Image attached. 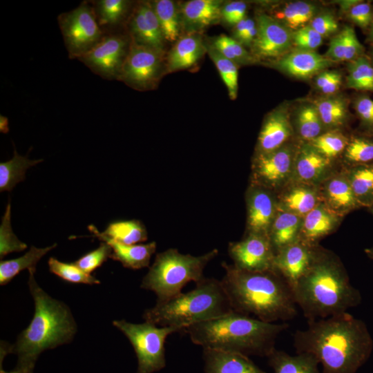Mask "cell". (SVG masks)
I'll list each match as a JSON object with an SVG mask.
<instances>
[{"label":"cell","instance_id":"1","mask_svg":"<svg viewBox=\"0 0 373 373\" xmlns=\"http://www.w3.org/2000/svg\"><path fill=\"white\" fill-rule=\"evenodd\" d=\"M307 323L294 334V347L313 355L321 373H356L370 358L373 339L362 320L346 312Z\"/></svg>","mask_w":373,"mask_h":373},{"label":"cell","instance_id":"2","mask_svg":"<svg viewBox=\"0 0 373 373\" xmlns=\"http://www.w3.org/2000/svg\"><path fill=\"white\" fill-rule=\"evenodd\" d=\"M291 289L307 322L346 313L362 300L340 260L320 248L309 269Z\"/></svg>","mask_w":373,"mask_h":373},{"label":"cell","instance_id":"3","mask_svg":"<svg viewBox=\"0 0 373 373\" xmlns=\"http://www.w3.org/2000/svg\"><path fill=\"white\" fill-rule=\"evenodd\" d=\"M222 266L220 282L234 312L267 323H285L297 316L291 289L276 271H249L226 262Z\"/></svg>","mask_w":373,"mask_h":373},{"label":"cell","instance_id":"4","mask_svg":"<svg viewBox=\"0 0 373 373\" xmlns=\"http://www.w3.org/2000/svg\"><path fill=\"white\" fill-rule=\"evenodd\" d=\"M288 327L287 323H267L233 311L191 325L182 332L202 348L267 357L276 348L278 336Z\"/></svg>","mask_w":373,"mask_h":373},{"label":"cell","instance_id":"5","mask_svg":"<svg viewBox=\"0 0 373 373\" xmlns=\"http://www.w3.org/2000/svg\"><path fill=\"white\" fill-rule=\"evenodd\" d=\"M34 271H29L28 286L35 302V313L29 325L10 345V353L18 356L17 366L34 369L39 355L48 349L70 343L77 325L70 309L50 296L37 284Z\"/></svg>","mask_w":373,"mask_h":373},{"label":"cell","instance_id":"6","mask_svg":"<svg viewBox=\"0 0 373 373\" xmlns=\"http://www.w3.org/2000/svg\"><path fill=\"white\" fill-rule=\"evenodd\" d=\"M233 310L220 280L204 278L195 288L158 302L143 314L145 321L182 330L195 324L224 316Z\"/></svg>","mask_w":373,"mask_h":373},{"label":"cell","instance_id":"7","mask_svg":"<svg viewBox=\"0 0 373 373\" xmlns=\"http://www.w3.org/2000/svg\"><path fill=\"white\" fill-rule=\"evenodd\" d=\"M218 254L216 249L198 256L181 254L177 249H168L157 254L140 287L153 291L157 301L166 300L182 293L188 283H197L202 280L205 267Z\"/></svg>","mask_w":373,"mask_h":373},{"label":"cell","instance_id":"8","mask_svg":"<svg viewBox=\"0 0 373 373\" xmlns=\"http://www.w3.org/2000/svg\"><path fill=\"white\" fill-rule=\"evenodd\" d=\"M113 324L133 347L138 361L136 373H153L163 369L166 365L164 344L167 336L182 332L178 327H160L147 321L135 324L119 320Z\"/></svg>","mask_w":373,"mask_h":373},{"label":"cell","instance_id":"9","mask_svg":"<svg viewBox=\"0 0 373 373\" xmlns=\"http://www.w3.org/2000/svg\"><path fill=\"white\" fill-rule=\"evenodd\" d=\"M57 21L70 59H78L104 36L90 1H84L75 8L61 13Z\"/></svg>","mask_w":373,"mask_h":373},{"label":"cell","instance_id":"10","mask_svg":"<svg viewBox=\"0 0 373 373\" xmlns=\"http://www.w3.org/2000/svg\"><path fill=\"white\" fill-rule=\"evenodd\" d=\"M162 54L161 50L131 41L118 80L140 90L153 88L161 75Z\"/></svg>","mask_w":373,"mask_h":373},{"label":"cell","instance_id":"11","mask_svg":"<svg viewBox=\"0 0 373 373\" xmlns=\"http://www.w3.org/2000/svg\"><path fill=\"white\" fill-rule=\"evenodd\" d=\"M131 39L121 33L104 35L89 52L78 59L91 71L108 80H118Z\"/></svg>","mask_w":373,"mask_h":373},{"label":"cell","instance_id":"12","mask_svg":"<svg viewBox=\"0 0 373 373\" xmlns=\"http://www.w3.org/2000/svg\"><path fill=\"white\" fill-rule=\"evenodd\" d=\"M228 251L233 265L238 269L249 271L275 270L276 253L268 236L247 233L240 241L229 243Z\"/></svg>","mask_w":373,"mask_h":373},{"label":"cell","instance_id":"13","mask_svg":"<svg viewBox=\"0 0 373 373\" xmlns=\"http://www.w3.org/2000/svg\"><path fill=\"white\" fill-rule=\"evenodd\" d=\"M293 163V153L285 146L256 153L252 164V184L269 190L280 186L289 177Z\"/></svg>","mask_w":373,"mask_h":373},{"label":"cell","instance_id":"14","mask_svg":"<svg viewBox=\"0 0 373 373\" xmlns=\"http://www.w3.org/2000/svg\"><path fill=\"white\" fill-rule=\"evenodd\" d=\"M257 34L252 44L254 53L263 58L285 55L292 42V35L274 18L258 14L256 20Z\"/></svg>","mask_w":373,"mask_h":373},{"label":"cell","instance_id":"15","mask_svg":"<svg viewBox=\"0 0 373 373\" xmlns=\"http://www.w3.org/2000/svg\"><path fill=\"white\" fill-rule=\"evenodd\" d=\"M246 202L247 233L269 237L278 207L271 190L251 183L247 192Z\"/></svg>","mask_w":373,"mask_h":373},{"label":"cell","instance_id":"16","mask_svg":"<svg viewBox=\"0 0 373 373\" xmlns=\"http://www.w3.org/2000/svg\"><path fill=\"white\" fill-rule=\"evenodd\" d=\"M127 28L132 41L164 52L165 39L151 2L140 1L133 8Z\"/></svg>","mask_w":373,"mask_h":373},{"label":"cell","instance_id":"17","mask_svg":"<svg viewBox=\"0 0 373 373\" xmlns=\"http://www.w3.org/2000/svg\"><path fill=\"white\" fill-rule=\"evenodd\" d=\"M317 248L298 238L276 252L274 269L291 287L310 267Z\"/></svg>","mask_w":373,"mask_h":373},{"label":"cell","instance_id":"18","mask_svg":"<svg viewBox=\"0 0 373 373\" xmlns=\"http://www.w3.org/2000/svg\"><path fill=\"white\" fill-rule=\"evenodd\" d=\"M88 229L93 233V236L111 247L110 258L120 262L126 268L140 269L149 267L151 258L156 251V242L154 241L146 244L128 245L106 237L93 224L88 226Z\"/></svg>","mask_w":373,"mask_h":373},{"label":"cell","instance_id":"19","mask_svg":"<svg viewBox=\"0 0 373 373\" xmlns=\"http://www.w3.org/2000/svg\"><path fill=\"white\" fill-rule=\"evenodd\" d=\"M222 1L191 0L180 10L181 25L188 33L198 32L221 20Z\"/></svg>","mask_w":373,"mask_h":373},{"label":"cell","instance_id":"20","mask_svg":"<svg viewBox=\"0 0 373 373\" xmlns=\"http://www.w3.org/2000/svg\"><path fill=\"white\" fill-rule=\"evenodd\" d=\"M291 133V126L287 110L279 108L265 118L258 135L257 153H265L281 148Z\"/></svg>","mask_w":373,"mask_h":373},{"label":"cell","instance_id":"21","mask_svg":"<svg viewBox=\"0 0 373 373\" xmlns=\"http://www.w3.org/2000/svg\"><path fill=\"white\" fill-rule=\"evenodd\" d=\"M205 373H266L246 355L203 348Z\"/></svg>","mask_w":373,"mask_h":373},{"label":"cell","instance_id":"22","mask_svg":"<svg viewBox=\"0 0 373 373\" xmlns=\"http://www.w3.org/2000/svg\"><path fill=\"white\" fill-rule=\"evenodd\" d=\"M333 62L314 50L296 49L283 55L276 65L291 76L307 78L329 67Z\"/></svg>","mask_w":373,"mask_h":373},{"label":"cell","instance_id":"23","mask_svg":"<svg viewBox=\"0 0 373 373\" xmlns=\"http://www.w3.org/2000/svg\"><path fill=\"white\" fill-rule=\"evenodd\" d=\"M207 52V45L198 32L188 33L175 43L166 57L167 72L189 68Z\"/></svg>","mask_w":373,"mask_h":373},{"label":"cell","instance_id":"24","mask_svg":"<svg viewBox=\"0 0 373 373\" xmlns=\"http://www.w3.org/2000/svg\"><path fill=\"white\" fill-rule=\"evenodd\" d=\"M90 3L104 35L117 33L115 29L127 19L131 4L126 0H95Z\"/></svg>","mask_w":373,"mask_h":373},{"label":"cell","instance_id":"25","mask_svg":"<svg viewBox=\"0 0 373 373\" xmlns=\"http://www.w3.org/2000/svg\"><path fill=\"white\" fill-rule=\"evenodd\" d=\"M274 373H321L318 361L310 354L291 356L283 350L274 348L267 356Z\"/></svg>","mask_w":373,"mask_h":373},{"label":"cell","instance_id":"26","mask_svg":"<svg viewBox=\"0 0 373 373\" xmlns=\"http://www.w3.org/2000/svg\"><path fill=\"white\" fill-rule=\"evenodd\" d=\"M337 218L328 209L317 205L305 216L301 226L300 240L315 245V241L330 233L336 227Z\"/></svg>","mask_w":373,"mask_h":373},{"label":"cell","instance_id":"27","mask_svg":"<svg viewBox=\"0 0 373 373\" xmlns=\"http://www.w3.org/2000/svg\"><path fill=\"white\" fill-rule=\"evenodd\" d=\"M300 222L297 214L285 210L277 211L269 233L275 253L298 238Z\"/></svg>","mask_w":373,"mask_h":373},{"label":"cell","instance_id":"28","mask_svg":"<svg viewBox=\"0 0 373 373\" xmlns=\"http://www.w3.org/2000/svg\"><path fill=\"white\" fill-rule=\"evenodd\" d=\"M57 243L44 247L37 248L32 246L22 256L15 259L1 260L0 285H5L10 283L21 271L27 269L28 271H36V266L39 260L49 251L54 249Z\"/></svg>","mask_w":373,"mask_h":373},{"label":"cell","instance_id":"29","mask_svg":"<svg viewBox=\"0 0 373 373\" xmlns=\"http://www.w3.org/2000/svg\"><path fill=\"white\" fill-rule=\"evenodd\" d=\"M329 159L312 146L304 147L295 162L297 176L305 182L316 181L321 178L329 166Z\"/></svg>","mask_w":373,"mask_h":373},{"label":"cell","instance_id":"30","mask_svg":"<svg viewBox=\"0 0 373 373\" xmlns=\"http://www.w3.org/2000/svg\"><path fill=\"white\" fill-rule=\"evenodd\" d=\"M325 194L329 207L336 211L347 212L361 207L354 196L347 176L329 180L325 186Z\"/></svg>","mask_w":373,"mask_h":373},{"label":"cell","instance_id":"31","mask_svg":"<svg viewBox=\"0 0 373 373\" xmlns=\"http://www.w3.org/2000/svg\"><path fill=\"white\" fill-rule=\"evenodd\" d=\"M43 162L42 159L30 160L21 156L14 150V155L7 162L0 163V191H11L16 184L26 178V172L30 167Z\"/></svg>","mask_w":373,"mask_h":373},{"label":"cell","instance_id":"32","mask_svg":"<svg viewBox=\"0 0 373 373\" xmlns=\"http://www.w3.org/2000/svg\"><path fill=\"white\" fill-rule=\"evenodd\" d=\"M347 178L361 206H373V164L355 165Z\"/></svg>","mask_w":373,"mask_h":373},{"label":"cell","instance_id":"33","mask_svg":"<svg viewBox=\"0 0 373 373\" xmlns=\"http://www.w3.org/2000/svg\"><path fill=\"white\" fill-rule=\"evenodd\" d=\"M102 234L124 245H137L148 239L145 226L137 220H119L108 224Z\"/></svg>","mask_w":373,"mask_h":373},{"label":"cell","instance_id":"34","mask_svg":"<svg viewBox=\"0 0 373 373\" xmlns=\"http://www.w3.org/2000/svg\"><path fill=\"white\" fill-rule=\"evenodd\" d=\"M157 17L165 41H175L180 33V13L174 1L157 0L151 1Z\"/></svg>","mask_w":373,"mask_h":373},{"label":"cell","instance_id":"35","mask_svg":"<svg viewBox=\"0 0 373 373\" xmlns=\"http://www.w3.org/2000/svg\"><path fill=\"white\" fill-rule=\"evenodd\" d=\"M317 202L314 190L306 186H297L289 190L282 198L284 209L298 216L307 214Z\"/></svg>","mask_w":373,"mask_h":373},{"label":"cell","instance_id":"36","mask_svg":"<svg viewBox=\"0 0 373 373\" xmlns=\"http://www.w3.org/2000/svg\"><path fill=\"white\" fill-rule=\"evenodd\" d=\"M207 52L215 64L227 88L230 99H235L237 97L238 88V65L222 56L211 44L207 46Z\"/></svg>","mask_w":373,"mask_h":373},{"label":"cell","instance_id":"37","mask_svg":"<svg viewBox=\"0 0 373 373\" xmlns=\"http://www.w3.org/2000/svg\"><path fill=\"white\" fill-rule=\"evenodd\" d=\"M323 125L337 127L342 125L347 117V105L340 97H328L318 99L314 105Z\"/></svg>","mask_w":373,"mask_h":373},{"label":"cell","instance_id":"38","mask_svg":"<svg viewBox=\"0 0 373 373\" xmlns=\"http://www.w3.org/2000/svg\"><path fill=\"white\" fill-rule=\"evenodd\" d=\"M350 62L347 86L356 90L373 92V65L363 57Z\"/></svg>","mask_w":373,"mask_h":373},{"label":"cell","instance_id":"39","mask_svg":"<svg viewBox=\"0 0 373 373\" xmlns=\"http://www.w3.org/2000/svg\"><path fill=\"white\" fill-rule=\"evenodd\" d=\"M48 264L51 273L66 282L89 285L100 283V281L95 277L84 272L73 262H64L54 257H50Z\"/></svg>","mask_w":373,"mask_h":373},{"label":"cell","instance_id":"40","mask_svg":"<svg viewBox=\"0 0 373 373\" xmlns=\"http://www.w3.org/2000/svg\"><path fill=\"white\" fill-rule=\"evenodd\" d=\"M315 10L316 8L312 3L296 1L287 4L280 16L289 28L297 30L312 21Z\"/></svg>","mask_w":373,"mask_h":373},{"label":"cell","instance_id":"41","mask_svg":"<svg viewBox=\"0 0 373 373\" xmlns=\"http://www.w3.org/2000/svg\"><path fill=\"white\" fill-rule=\"evenodd\" d=\"M296 119L298 132L303 139L312 141L320 135L323 124L314 105L302 106Z\"/></svg>","mask_w":373,"mask_h":373},{"label":"cell","instance_id":"42","mask_svg":"<svg viewBox=\"0 0 373 373\" xmlns=\"http://www.w3.org/2000/svg\"><path fill=\"white\" fill-rule=\"evenodd\" d=\"M27 245L19 240L12 231L10 225V203L8 202L0 227V256L2 259L12 252L21 251Z\"/></svg>","mask_w":373,"mask_h":373},{"label":"cell","instance_id":"43","mask_svg":"<svg viewBox=\"0 0 373 373\" xmlns=\"http://www.w3.org/2000/svg\"><path fill=\"white\" fill-rule=\"evenodd\" d=\"M345 155L354 166L373 164V140L361 137L352 139L345 148Z\"/></svg>","mask_w":373,"mask_h":373},{"label":"cell","instance_id":"44","mask_svg":"<svg viewBox=\"0 0 373 373\" xmlns=\"http://www.w3.org/2000/svg\"><path fill=\"white\" fill-rule=\"evenodd\" d=\"M312 146L329 159L346 148L347 139L338 132H328L312 140Z\"/></svg>","mask_w":373,"mask_h":373},{"label":"cell","instance_id":"45","mask_svg":"<svg viewBox=\"0 0 373 373\" xmlns=\"http://www.w3.org/2000/svg\"><path fill=\"white\" fill-rule=\"evenodd\" d=\"M111 247L102 242L98 248L86 253L73 263L84 272L90 274L111 258Z\"/></svg>","mask_w":373,"mask_h":373},{"label":"cell","instance_id":"46","mask_svg":"<svg viewBox=\"0 0 373 373\" xmlns=\"http://www.w3.org/2000/svg\"><path fill=\"white\" fill-rule=\"evenodd\" d=\"M292 41L298 49L314 50L322 44L323 37L308 25L293 33Z\"/></svg>","mask_w":373,"mask_h":373},{"label":"cell","instance_id":"47","mask_svg":"<svg viewBox=\"0 0 373 373\" xmlns=\"http://www.w3.org/2000/svg\"><path fill=\"white\" fill-rule=\"evenodd\" d=\"M341 32L343 37L344 61H352L358 58L363 52V46L357 39L354 30L345 26Z\"/></svg>","mask_w":373,"mask_h":373},{"label":"cell","instance_id":"48","mask_svg":"<svg viewBox=\"0 0 373 373\" xmlns=\"http://www.w3.org/2000/svg\"><path fill=\"white\" fill-rule=\"evenodd\" d=\"M247 4L244 1H235L223 3L221 19L229 26H235L245 18Z\"/></svg>","mask_w":373,"mask_h":373},{"label":"cell","instance_id":"49","mask_svg":"<svg viewBox=\"0 0 373 373\" xmlns=\"http://www.w3.org/2000/svg\"><path fill=\"white\" fill-rule=\"evenodd\" d=\"M349 17L357 26L367 28L373 17L371 5L365 2L355 3L350 9Z\"/></svg>","mask_w":373,"mask_h":373},{"label":"cell","instance_id":"50","mask_svg":"<svg viewBox=\"0 0 373 373\" xmlns=\"http://www.w3.org/2000/svg\"><path fill=\"white\" fill-rule=\"evenodd\" d=\"M309 26L323 37L335 32L338 28V23L334 16L327 13L313 18Z\"/></svg>","mask_w":373,"mask_h":373},{"label":"cell","instance_id":"51","mask_svg":"<svg viewBox=\"0 0 373 373\" xmlns=\"http://www.w3.org/2000/svg\"><path fill=\"white\" fill-rule=\"evenodd\" d=\"M355 109L362 121L373 126V100L367 97L358 98L355 103Z\"/></svg>","mask_w":373,"mask_h":373},{"label":"cell","instance_id":"52","mask_svg":"<svg viewBox=\"0 0 373 373\" xmlns=\"http://www.w3.org/2000/svg\"><path fill=\"white\" fill-rule=\"evenodd\" d=\"M325 57L333 61H344L343 37L341 31L331 39Z\"/></svg>","mask_w":373,"mask_h":373},{"label":"cell","instance_id":"53","mask_svg":"<svg viewBox=\"0 0 373 373\" xmlns=\"http://www.w3.org/2000/svg\"><path fill=\"white\" fill-rule=\"evenodd\" d=\"M257 34L256 21L251 18L246 19V29L238 41L242 45L250 46L253 44Z\"/></svg>","mask_w":373,"mask_h":373},{"label":"cell","instance_id":"54","mask_svg":"<svg viewBox=\"0 0 373 373\" xmlns=\"http://www.w3.org/2000/svg\"><path fill=\"white\" fill-rule=\"evenodd\" d=\"M339 75L340 73L336 71H323L321 73L316 79V87L319 90L322 89Z\"/></svg>","mask_w":373,"mask_h":373},{"label":"cell","instance_id":"55","mask_svg":"<svg viewBox=\"0 0 373 373\" xmlns=\"http://www.w3.org/2000/svg\"><path fill=\"white\" fill-rule=\"evenodd\" d=\"M8 354V350L5 345H1V362H0V373H32L33 372V369H27L20 366L16 367V368L12 371L6 372L2 368V361L3 360L5 356Z\"/></svg>","mask_w":373,"mask_h":373},{"label":"cell","instance_id":"56","mask_svg":"<svg viewBox=\"0 0 373 373\" xmlns=\"http://www.w3.org/2000/svg\"><path fill=\"white\" fill-rule=\"evenodd\" d=\"M342 79L341 74L324 86L320 90L325 95H331L337 91L341 86Z\"/></svg>","mask_w":373,"mask_h":373},{"label":"cell","instance_id":"57","mask_svg":"<svg viewBox=\"0 0 373 373\" xmlns=\"http://www.w3.org/2000/svg\"><path fill=\"white\" fill-rule=\"evenodd\" d=\"M0 126H1V131L3 133H6L8 131V119L6 117L3 116L2 115H0Z\"/></svg>","mask_w":373,"mask_h":373},{"label":"cell","instance_id":"58","mask_svg":"<svg viewBox=\"0 0 373 373\" xmlns=\"http://www.w3.org/2000/svg\"><path fill=\"white\" fill-rule=\"evenodd\" d=\"M366 255L373 260V246L372 247L365 249Z\"/></svg>","mask_w":373,"mask_h":373},{"label":"cell","instance_id":"59","mask_svg":"<svg viewBox=\"0 0 373 373\" xmlns=\"http://www.w3.org/2000/svg\"><path fill=\"white\" fill-rule=\"evenodd\" d=\"M370 37L373 39V22L372 23V27H371V31H370Z\"/></svg>","mask_w":373,"mask_h":373},{"label":"cell","instance_id":"60","mask_svg":"<svg viewBox=\"0 0 373 373\" xmlns=\"http://www.w3.org/2000/svg\"><path fill=\"white\" fill-rule=\"evenodd\" d=\"M370 209H371V211H372V214H373V206H372V207H370Z\"/></svg>","mask_w":373,"mask_h":373},{"label":"cell","instance_id":"61","mask_svg":"<svg viewBox=\"0 0 373 373\" xmlns=\"http://www.w3.org/2000/svg\"><path fill=\"white\" fill-rule=\"evenodd\" d=\"M372 58H373V57H372Z\"/></svg>","mask_w":373,"mask_h":373},{"label":"cell","instance_id":"62","mask_svg":"<svg viewBox=\"0 0 373 373\" xmlns=\"http://www.w3.org/2000/svg\"><path fill=\"white\" fill-rule=\"evenodd\" d=\"M32 373H33V372H32Z\"/></svg>","mask_w":373,"mask_h":373}]
</instances>
